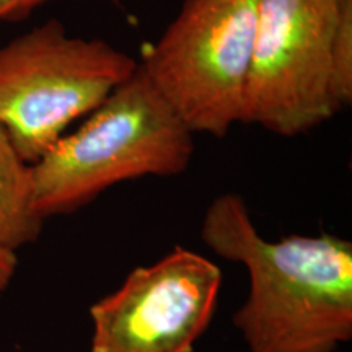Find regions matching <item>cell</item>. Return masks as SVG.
Instances as JSON below:
<instances>
[{
    "mask_svg": "<svg viewBox=\"0 0 352 352\" xmlns=\"http://www.w3.org/2000/svg\"><path fill=\"white\" fill-rule=\"evenodd\" d=\"M201 240L245 266L250 292L233 315L250 352H336L352 340V243L331 233L266 240L243 197H214Z\"/></svg>",
    "mask_w": 352,
    "mask_h": 352,
    "instance_id": "6da1fadb",
    "label": "cell"
},
{
    "mask_svg": "<svg viewBox=\"0 0 352 352\" xmlns=\"http://www.w3.org/2000/svg\"><path fill=\"white\" fill-rule=\"evenodd\" d=\"M192 155L195 132L139 64L77 131L30 165L33 209L41 220L77 212L120 183L182 175Z\"/></svg>",
    "mask_w": 352,
    "mask_h": 352,
    "instance_id": "7a4b0ae2",
    "label": "cell"
},
{
    "mask_svg": "<svg viewBox=\"0 0 352 352\" xmlns=\"http://www.w3.org/2000/svg\"><path fill=\"white\" fill-rule=\"evenodd\" d=\"M352 103V0H261L241 122L283 138Z\"/></svg>",
    "mask_w": 352,
    "mask_h": 352,
    "instance_id": "3957f363",
    "label": "cell"
},
{
    "mask_svg": "<svg viewBox=\"0 0 352 352\" xmlns=\"http://www.w3.org/2000/svg\"><path fill=\"white\" fill-rule=\"evenodd\" d=\"M138 67L104 39L70 36L63 21H44L0 47V126L32 165Z\"/></svg>",
    "mask_w": 352,
    "mask_h": 352,
    "instance_id": "277c9868",
    "label": "cell"
},
{
    "mask_svg": "<svg viewBox=\"0 0 352 352\" xmlns=\"http://www.w3.org/2000/svg\"><path fill=\"white\" fill-rule=\"evenodd\" d=\"M261 0H183L140 63L189 129L226 138L241 103Z\"/></svg>",
    "mask_w": 352,
    "mask_h": 352,
    "instance_id": "5b68a950",
    "label": "cell"
},
{
    "mask_svg": "<svg viewBox=\"0 0 352 352\" xmlns=\"http://www.w3.org/2000/svg\"><path fill=\"white\" fill-rule=\"evenodd\" d=\"M222 271L175 246L90 307L91 352H195L219 305Z\"/></svg>",
    "mask_w": 352,
    "mask_h": 352,
    "instance_id": "8992f818",
    "label": "cell"
},
{
    "mask_svg": "<svg viewBox=\"0 0 352 352\" xmlns=\"http://www.w3.org/2000/svg\"><path fill=\"white\" fill-rule=\"evenodd\" d=\"M43 226L33 209L30 164L0 126V245L16 252L36 241Z\"/></svg>",
    "mask_w": 352,
    "mask_h": 352,
    "instance_id": "52a82bcc",
    "label": "cell"
},
{
    "mask_svg": "<svg viewBox=\"0 0 352 352\" xmlns=\"http://www.w3.org/2000/svg\"><path fill=\"white\" fill-rule=\"evenodd\" d=\"M56 0H0V23H13L28 19L36 8ZM104 2L120 6L121 0H104Z\"/></svg>",
    "mask_w": 352,
    "mask_h": 352,
    "instance_id": "ba28073f",
    "label": "cell"
},
{
    "mask_svg": "<svg viewBox=\"0 0 352 352\" xmlns=\"http://www.w3.org/2000/svg\"><path fill=\"white\" fill-rule=\"evenodd\" d=\"M16 267H19V256L15 250L0 245V300L7 292L8 285L12 284L16 274Z\"/></svg>",
    "mask_w": 352,
    "mask_h": 352,
    "instance_id": "9c48e42d",
    "label": "cell"
}]
</instances>
